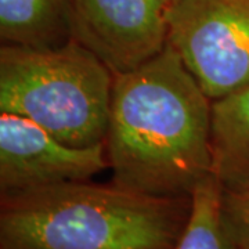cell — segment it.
<instances>
[{"instance_id":"cell-1","label":"cell","mask_w":249,"mask_h":249,"mask_svg":"<svg viewBox=\"0 0 249 249\" xmlns=\"http://www.w3.org/2000/svg\"><path fill=\"white\" fill-rule=\"evenodd\" d=\"M212 100L165 49L114 78L106 152L112 181L155 196H193L212 175Z\"/></svg>"},{"instance_id":"cell-2","label":"cell","mask_w":249,"mask_h":249,"mask_svg":"<svg viewBox=\"0 0 249 249\" xmlns=\"http://www.w3.org/2000/svg\"><path fill=\"white\" fill-rule=\"evenodd\" d=\"M193 196L90 180L0 196V249H176Z\"/></svg>"},{"instance_id":"cell-3","label":"cell","mask_w":249,"mask_h":249,"mask_svg":"<svg viewBox=\"0 0 249 249\" xmlns=\"http://www.w3.org/2000/svg\"><path fill=\"white\" fill-rule=\"evenodd\" d=\"M114 72L73 37L60 46L1 45L0 112L34 121L72 147L106 140Z\"/></svg>"},{"instance_id":"cell-4","label":"cell","mask_w":249,"mask_h":249,"mask_svg":"<svg viewBox=\"0 0 249 249\" xmlns=\"http://www.w3.org/2000/svg\"><path fill=\"white\" fill-rule=\"evenodd\" d=\"M168 43L212 101L249 85V0H176Z\"/></svg>"},{"instance_id":"cell-5","label":"cell","mask_w":249,"mask_h":249,"mask_svg":"<svg viewBox=\"0 0 249 249\" xmlns=\"http://www.w3.org/2000/svg\"><path fill=\"white\" fill-rule=\"evenodd\" d=\"M172 0H72V37L114 75L129 72L168 43Z\"/></svg>"},{"instance_id":"cell-6","label":"cell","mask_w":249,"mask_h":249,"mask_svg":"<svg viewBox=\"0 0 249 249\" xmlns=\"http://www.w3.org/2000/svg\"><path fill=\"white\" fill-rule=\"evenodd\" d=\"M106 169L104 142L72 147L31 119L0 112V196L85 181Z\"/></svg>"},{"instance_id":"cell-7","label":"cell","mask_w":249,"mask_h":249,"mask_svg":"<svg viewBox=\"0 0 249 249\" xmlns=\"http://www.w3.org/2000/svg\"><path fill=\"white\" fill-rule=\"evenodd\" d=\"M212 175L224 191L249 188V85L212 101Z\"/></svg>"},{"instance_id":"cell-8","label":"cell","mask_w":249,"mask_h":249,"mask_svg":"<svg viewBox=\"0 0 249 249\" xmlns=\"http://www.w3.org/2000/svg\"><path fill=\"white\" fill-rule=\"evenodd\" d=\"M72 0H0L1 45L60 46L72 39Z\"/></svg>"},{"instance_id":"cell-9","label":"cell","mask_w":249,"mask_h":249,"mask_svg":"<svg viewBox=\"0 0 249 249\" xmlns=\"http://www.w3.org/2000/svg\"><path fill=\"white\" fill-rule=\"evenodd\" d=\"M176 249H235L223 214V186L213 175L196 187L190 220Z\"/></svg>"},{"instance_id":"cell-10","label":"cell","mask_w":249,"mask_h":249,"mask_svg":"<svg viewBox=\"0 0 249 249\" xmlns=\"http://www.w3.org/2000/svg\"><path fill=\"white\" fill-rule=\"evenodd\" d=\"M223 214L235 249H249V188L223 190Z\"/></svg>"},{"instance_id":"cell-11","label":"cell","mask_w":249,"mask_h":249,"mask_svg":"<svg viewBox=\"0 0 249 249\" xmlns=\"http://www.w3.org/2000/svg\"><path fill=\"white\" fill-rule=\"evenodd\" d=\"M172 1H176V0H172Z\"/></svg>"}]
</instances>
